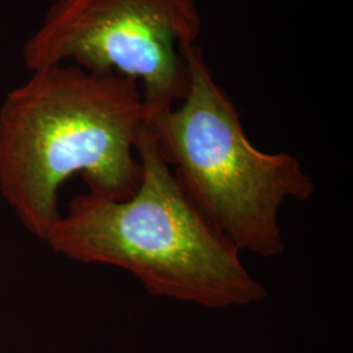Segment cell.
I'll return each mask as SVG.
<instances>
[{
	"mask_svg": "<svg viewBox=\"0 0 353 353\" xmlns=\"http://www.w3.org/2000/svg\"><path fill=\"white\" fill-rule=\"evenodd\" d=\"M137 154L141 179L131 198L77 195L43 242L76 262L123 268L156 297L208 309L265 300L263 283L182 189L147 123L140 130Z\"/></svg>",
	"mask_w": 353,
	"mask_h": 353,
	"instance_id": "7a4b0ae2",
	"label": "cell"
},
{
	"mask_svg": "<svg viewBox=\"0 0 353 353\" xmlns=\"http://www.w3.org/2000/svg\"><path fill=\"white\" fill-rule=\"evenodd\" d=\"M183 54L189 88L181 106L147 115L156 147L192 203L241 252L278 256L279 210L288 199L307 202L314 181L297 157L252 144L198 43Z\"/></svg>",
	"mask_w": 353,
	"mask_h": 353,
	"instance_id": "3957f363",
	"label": "cell"
},
{
	"mask_svg": "<svg viewBox=\"0 0 353 353\" xmlns=\"http://www.w3.org/2000/svg\"><path fill=\"white\" fill-rule=\"evenodd\" d=\"M0 108V194L39 240L59 219L58 191L80 174L88 194L126 201L139 188V84L72 63L30 71Z\"/></svg>",
	"mask_w": 353,
	"mask_h": 353,
	"instance_id": "6da1fadb",
	"label": "cell"
},
{
	"mask_svg": "<svg viewBox=\"0 0 353 353\" xmlns=\"http://www.w3.org/2000/svg\"><path fill=\"white\" fill-rule=\"evenodd\" d=\"M201 33L196 0H57L26 42L24 61L29 71L72 63L134 79L151 114L186 96L183 49Z\"/></svg>",
	"mask_w": 353,
	"mask_h": 353,
	"instance_id": "277c9868",
	"label": "cell"
}]
</instances>
